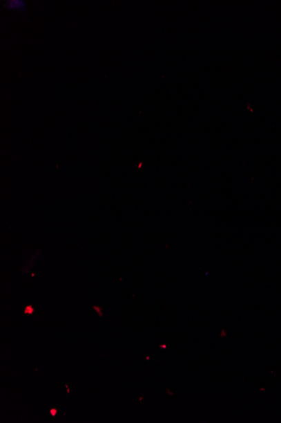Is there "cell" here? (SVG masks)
<instances>
[{
	"mask_svg": "<svg viewBox=\"0 0 281 423\" xmlns=\"http://www.w3.org/2000/svg\"><path fill=\"white\" fill-rule=\"evenodd\" d=\"M33 312H34V309H33V307L32 306L27 307L26 310H25V313L26 314H32Z\"/></svg>",
	"mask_w": 281,
	"mask_h": 423,
	"instance_id": "cell-1",
	"label": "cell"
},
{
	"mask_svg": "<svg viewBox=\"0 0 281 423\" xmlns=\"http://www.w3.org/2000/svg\"><path fill=\"white\" fill-rule=\"evenodd\" d=\"M57 411L56 409H51V411H50V413H51L52 417H55L57 415Z\"/></svg>",
	"mask_w": 281,
	"mask_h": 423,
	"instance_id": "cell-2",
	"label": "cell"
},
{
	"mask_svg": "<svg viewBox=\"0 0 281 423\" xmlns=\"http://www.w3.org/2000/svg\"><path fill=\"white\" fill-rule=\"evenodd\" d=\"M95 309L96 311H97V313H98V314H99V315H101V316H102V315H103V314H102V312H101V307H99H99H95Z\"/></svg>",
	"mask_w": 281,
	"mask_h": 423,
	"instance_id": "cell-3",
	"label": "cell"
}]
</instances>
